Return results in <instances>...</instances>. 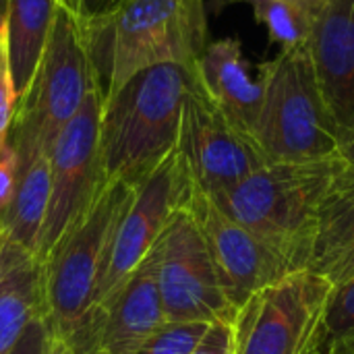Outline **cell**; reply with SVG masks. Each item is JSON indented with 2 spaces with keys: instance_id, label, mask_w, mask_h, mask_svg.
Listing matches in <instances>:
<instances>
[{
  "instance_id": "6da1fadb",
  "label": "cell",
  "mask_w": 354,
  "mask_h": 354,
  "mask_svg": "<svg viewBox=\"0 0 354 354\" xmlns=\"http://www.w3.org/2000/svg\"><path fill=\"white\" fill-rule=\"evenodd\" d=\"M195 66L158 64L104 95L100 149L106 180L141 185L178 143Z\"/></svg>"
},
{
  "instance_id": "7a4b0ae2",
  "label": "cell",
  "mask_w": 354,
  "mask_h": 354,
  "mask_svg": "<svg viewBox=\"0 0 354 354\" xmlns=\"http://www.w3.org/2000/svg\"><path fill=\"white\" fill-rule=\"evenodd\" d=\"M83 29L104 95L158 64L195 66L209 44L205 0H122Z\"/></svg>"
},
{
  "instance_id": "3957f363",
  "label": "cell",
  "mask_w": 354,
  "mask_h": 354,
  "mask_svg": "<svg viewBox=\"0 0 354 354\" xmlns=\"http://www.w3.org/2000/svg\"><path fill=\"white\" fill-rule=\"evenodd\" d=\"M344 158L268 162L209 199L278 251L295 272L307 270L324 199Z\"/></svg>"
},
{
  "instance_id": "277c9868",
  "label": "cell",
  "mask_w": 354,
  "mask_h": 354,
  "mask_svg": "<svg viewBox=\"0 0 354 354\" xmlns=\"http://www.w3.org/2000/svg\"><path fill=\"white\" fill-rule=\"evenodd\" d=\"M135 187L106 180L93 203L56 241L44 268V317L54 338L83 354L91 299L114 226L131 205Z\"/></svg>"
},
{
  "instance_id": "5b68a950",
  "label": "cell",
  "mask_w": 354,
  "mask_h": 354,
  "mask_svg": "<svg viewBox=\"0 0 354 354\" xmlns=\"http://www.w3.org/2000/svg\"><path fill=\"white\" fill-rule=\"evenodd\" d=\"M263 85L255 141L268 162L342 158L344 137L319 87L309 44L282 48L259 66Z\"/></svg>"
},
{
  "instance_id": "8992f818",
  "label": "cell",
  "mask_w": 354,
  "mask_h": 354,
  "mask_svg": "<svg viewBox=\"0 0 354 354\" xmlns=\"http://www.w3.org/2000/svg\"><path fill=\"white\" fill-rule=\"evenodd\" d=\"M95 79L83 23L60 0L37 71L17 102L8 143L17 151L19 172L35 158L48 156L56 135L79 112Z\"/></svg>"
},
{
  "instance_id": "52a82bcc",
  "label": "cell",
  "mask_w": 354,
  "mask_h": 354,
  "mask_svg": "<svg viewBox=\"0 0 354 354\" xmlns=\"http://www.w3.org/2000/svg\"><path fill=\"white\" fill-rule=\"evenodd\" d=\"M334 286L299 270L257 290L232 322L234 354H317Z\"/></svg>"
},
{
  "instance_id": "ba28073f",
  "label": "cell",
  "mask_w": 354,
  "mask_h": 354,
  "mask_svg": "<svg viewBox=\"0 0 354 354\" xmlns=\"http://www.w3.org/2000/svg\"><path fill=\"white\" fill-rule=\"evenodd\" d=\"M191 183L185 174L176 149L135 187V197L114 226L112 239L104 253L102 270L91 299L89 330L83 354H93L97 336V315L124 284V280L147 257L162 234L170 214L189 199Z\"/></svg>"
},
{
  "instance_id": "9c48e42d",
  "label": "cell",
  "mask_w": 354,
  "mask_h": 354,
  "mask_svg": "<svg viewBox=\"0 0 354 354\" xmlns=\"http://www.w3.org/2000/svg\"><path fill=\"white\" fill-rule=\"evenodd\" d=\"M104 89L91 85L79 112L60 129L50 151V201L35 257L41 261L66 228L93 203L104 187L100 129Z\"/></svg>"
},
{
  "instance_id": "30bf717a",
  "label": "cell",
  "mask_w": 354,
  "mask_h": 354,
  "mask_svg": "<svg viewBox=\"0 0 354 354\" xmlns=\"http://www.w3.org/2000/svg\"><path fill=\"white\" fill-rule=\"evenodd\" d=\"M176 153L193 191L207 197L268 164L257 141L241 131L193 77L183 106Z\"/></svg>"
},
{
  "instance_id": "8fae6325",
  "label": "cell",
  "mask_w": 354,
  "mask_h": 354,
  "mask_svg": "<svg viewBox=\"0 0 354 354\" xmlns=\"http://www.w3.org/2000/svg\"><path fill=\"white\" fill-rule=\"evenodd\" d=\"M151 255L166 322H234L236 309L226 299L199 226L185 205L170 214Z\"/></svg>"
},
{
  "instance_id": "7c38bea8",
  "label": "cell",
  "mask_w": 354,
  "mask_h": 354,
  "mask_svg": "<svg viewBox=\"0 0 354 354\" xmlns=\"http://www.w3.org/2000/svg\"><path fill=\"white\" fill-rule=\"evenodd\" d=\"M185 207L195 218L218 282L236 311L257 290L295 272L278 251L224 214L207 195L191 189Z\"/></svg>"
},
{
  "instance_id": "4fadbf2b",
  "label": "cell",
  "mask_w": 354,
  "mask_h": 354,
  "mask_svg": "<svg viewBox=\"0 0 354 354\" xmlns=\"http://www.w3.org/2000/svg\"><path fill=\"white\" fill-rule=\"evenodd\" d=\"M309 54L346 141L354 133V0H324L311 31Z\"/></svg>"
},
{
  "instance_id": "5bb4252c",
  "label": "cell",
  "mask_w": 354,
  "mask_h": 354,
  "mask_svg": "<svg viewBox=\"0 0 354 354\" xmlns=\"http://www.w3.org/2000/svg\"><path fill=\"white\" fill-rule=\"evenodd\" d=\"M166 324L151 251L124 280L97 315L93 354H137L141 344Z\"/></svg>"
},
{
  "instance_id": "9a60e30c",
  "label": "cell",
  "mask_w": 354,
  "mask_h": 354,
  "mask_svg": "<svg viewBox=\"0 0 354 354\" xmlns=\"http://www.w3.org/2000/svg\"><path fill=\"white\" fill-rule=\"evenodd\" d=\"M195 73L218 108L241 131L255 139L263 85L259 73L253 77L241 41L234 37L209 41L195 64Z\"/></svg>"
},
{
  "instance_id": "2e32d148",
  "label": "cell",
  "mask_w": 354,
  "mask_h": 354,
  "mask_svg": "<svg viewBox=\"0 0 354 354\" xmlns=\"http://www.w3.org/2000/svg\"><path fill=\"white\" fill-rule=\"evenodd\" d=\"M307 270L334 288L354 278V166L346 160L324 199Z\"/></svg>"
},
{
  "instance_id": "e0dca14e",
  "label": "cell",
  "mask_w": 354,
  "mask_h": 354,
  "mask_svg": "<svg viewBox=\"0 0 354 354\" xmlns=\"http://www.w3.org/2000/svg\"><path fill=\"white\" fill-rule=\"evenodd\" d=\"M44 313V268L23 247L0 245V354H8L27 324Z\"/></svg>"
},
{
  "instance_id": "ac0fdd59",
  "label": "cell",
  "mask_w": 354,
  "mask_h": 354,
  "mask_svg": "<svg viewBox=\"0 0 354 354\" xmlns=\"http://www.w3.org/2000/svg\"><path fill=\"white\" fill-rule=\"evenodd\" d=\"M58 2L60 0H6L4 33L17 97L31 85L54 25Z\"/></svg>"
},
{
  "instance_id": "d6986e66",
  "label": "cell",
  "mask_w": 354,
  "mask_h": 354,
  "mask_svg": "<svg viewBox=\"0 0 354 354\" xmlns=\"http://www.w3.org/2000/svg\"><path fill=\"white\" fill-rule=\"evenodd\" d=\"M48 201L50 162L48 156H39L19 172L12 199L0 218L2 239L35 255L48 212Z\"/></svg>"
},
{
  "instance_id": "ffe728a7",
  "label": "cell",
  "mask_w": 354,
  "mask_h": 354,
  "mask_svg": "<svg viewBox=\"0 0 354 354\" xmlns=\"http://www.w3.org/2000/svg\"><path fill=\"white\" fill-rule=\"evenodd\" d=\"M272 41L282 48L307 46L324 0H247Z\"/></svg>"
},
{
  "instance_id": "44dd1931",
  "label": "cell",
  "mask_w": 354,
  "mask_h": 354,
  "mask_svg": "<svg viewBox=\"0 0 354 354\" xmlns=\"http://www.w3.org/2000/svg\"><path fill=\"white\" fill-rule=\"evenodd\" d=\"M209 324L203 322H166L137 351V354H191Z\"/></svg>"
},
{
  "instance_id": "7402d4cb",
  "label": "cell",
  "mask_w": 354,
  "mask_h": 354,
  "mask_svg": "<svg viewBox=\"0 0 354 354\" xmlns=\"http://www.w3.org/2000/svg\"><path fill=\"white\" fill-rule=\"evenodd\" d=\"M348 338H354V278L336 286L330 297L317 354L328 344Z\"/></svg>"
},
{
  "instance_id": "603a6c76",
  "label": "cell",
  "mask_w": 354,
  "mask_h": 354,
  "mask_svg": "<svg viewBox=\"0 0 354 354\" xmlns=\"http://www.w3.org/2000/svg\"><path fill=\"white\" fill-rule=\"evenodd\" d=\"M17 89L10 73V60H8V46H6V33H4V21L0 27V149L8 145L15 112H17Z\"/></svg>"
},
{
  "instance_id": "cb8c5ba5",
  "label": "cell",
  "mask_w": 354,
  "mask_h": 354,
  "mask_svg": "<svg viewBox=\"0 0 354 354\" xmlns=\"http://www.w3.org/2000/svg\"><path fill=\"white\" fill-rule=\"evenodd\" d=\"M50 342H52V332L41 313L27 324L21 338L17 340V344L8 354H48Z\"/></svg>"
},
{
  "instance_id": "d4e9b609",
  "label": "cell",
  "mask_w": 354,
  "mask_h": 354,
  "mask_svg": "<svg viewBox=\"0 0 354 354\" xmlns=\"http://www.w3.org/2000/svg\"><path fill=\"white\" fill-rule=\"evenodd\" d=\"M191 354H234V332L232 324L216 322L209 324L207 332Z\"/></svg>"
},
{
  "instance_id": "484cf974",
  "label": "cell",
  "mask_w": 354,
  "mask_h": 354,
  "mask_svg": "<svg viewBox=\"0 0 354 354\" xmlns=\"http://www.w3.org/2000/svg\"><path fill=\"white\" fill-rule=\"evenodd\" d=\"M17 178H19V160H17V151L8 143L6 147L0 149V218L12 199Z\"/></svg>"
},
{
  "instance_id": "4316f807",
  "label": "cell",
  "mask_w": 354,
  "mask_h": 354,
  "mask_svg": "<svg viewBox=\"0 0 354 354\" xmlns=\"http://www.w3.org/2000/svg\"><path fill=\"white\" fill-rule=\"evenodd\" d=\"M122 0H77V17L83 27H91L108 19Z\"/></svg>"
},
{
  "instance_id": "83f0119b",
  "label": "cell",
  "mask_w": 354,
  "mask_h": 354,
  "mask_svg": "<svg viewBox=\"0 0 354 354\" xmlns=\"http://www.w3.org/2000/svg\"><path fill=\"white\" fill-rule=\"evenodd\" d=\"M319 354H354V338L332 342V344H328Z\"/></svg>"
},
{
  "instance_id": "f1b7e54d",
  "label": "cell",
  "mask_w": 354,
  "mask_h": 354,
  "mask_svg": "<svg viewBox=\"0 0 354 354\" xmlns=\"http://www.w3.org/2000/svg\"><path fill=\"white\" fill-rule=\"evenodd\" d=\"M48 354H79L68 342L60 340V338H54L52 336V342H50V348H48Z\"/></svg>"
},
{
  "instance_id": "f546056e",
  "label": "cell",
  "mask_w": 354,
  "mask_h": 354,
  "mask_svg": "<svg viewBox=\"0 0 354 354\" xmlns=\"http://www.w3.org/2000/svg\"><path fill=\"white\" fill-rule=\"evenodd\" d=\"M342 158L354 166V133L351 137H346V141H344V147H342Z\"/></svg>"
},
{
  "instance_id": "4dcf8cb0",
  "label": "cell",
  "mask_w": 354,
  "mask_h": 354,
  "mask_svg": "<svg viewBox=\"0 0 354 354\" xmlns=\"http://www.w3.org/2000/svg\"><path fill=\"white\" fill-rule=\"evenodd\" d=\"M4 6H6V0H0V27H2V21H4Z\"/></svg>"
},
{
  "instance_id": "1f68e13d",
  "label": "cell",
  "mask_w": 354,
  "mask_h": 354,
  "mask_svg": "<svg viewBox=\"0 0 354 354\" xmlns=\"http://www.w3.org/2000/svg\"><path fill=\"white\" fill-rule=\"evenodd\" d=\"M62 2H64L71 10H77V0H62Z\"/></svg>"
},
{
  "instance_id": "d6a6232c",
  "label": "cell",
  "mask_w": 354,
  "mask_h": 354,
  "mask_svg": "<svg viewBox=\"0 0 354 354\" xmlns=\"http://www.w3.org/2000/svg\"><path fill=\"white\" fill-rule=\"evenodd\" d=\"M0 245H2V232H0Z\"/></svg>"
}]
</instances>
